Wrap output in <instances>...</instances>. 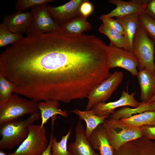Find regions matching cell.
Returning a JSON list of instances; mask_svg holds the SVG:
<instances>
[{"label": "cell", "instance_id": "cell-17", "mask_svg": "<svg viewBox=\"0 0 155 155\" xmlns=\"http://www.w3.org/2000/svg\"><path fill=\"white\" fill-rule=\"evenodd\" d=\"M88 139L93 149L99 151L100 155H114V150L102 124L94 130Z\"/></svg>", "mask_w": 155, "mask_h": 155}, {"label": "cell", "instance_id": "cell-14", "mask_svg": "<svg viewBox=\"0 0 155 155\" xmlns=\"http://www.w3.org/2000/svg\"><path fill=\"white\" fill-rule=\"evenodd\" d=\"M32 22V15L31 11H17L5 15L3 18V23L11 32L22 34L28 32Z\"/></svg>", "mask_w": 155, "mask_h": 155}, {"label": "cell", "instance_id": "cell-6", "mask_svg": "<svg viewBox=\"0 0 155 155\" xmlns=\"http://www.w3.org/2000/svg\"><path fill=\"white\" fill-rule=\"evenodd\" d=\"M123 74L120 71H114L106 79L97 85L90 92L87 98L86 110L92 109L97 104L105 102L122 82Z\"/></svg>", "mask_w": 155, "mask_h": 155}, {"label": "cell", "instance_id": "cell-29", "mask_svg": "<svg viewBox=\"0 0 155 155\" xmlns=\"http://www.w3.org/2000/svg\"><path fill=\"white\" fill-rule=\"evenodd\" d=\"M93 9V5L91 3L88 1L84 0L80 7V15L87 18L92 12Z\"/></svg>", "mask_w": 155, "mask_h": 155}, {"label": "cell", "instance_id": "cell-25", "mask_svg": "<svg viewBox=\"0 0 155 155\" xmlns=\"http://www.w3.org/2000/svg\"><path fill=\"white\" fill-rule=\"evenodd\" d=\"M138 18L140 24L150 39L155 44V20L144 12L139 14Z\"/></svg>", "mask_w": 155, "mask_h": 155}, {"label": "cell", "instance_id": "cell-35", "mask_svg": "<svg viewBox=\"0 0 155 155\" xmlns=\"http://www.w3.org/2000/svg\"><path fill=\"white\" fill-rule=\"evenodd\" d=\"M154 60L155 63V45L154 49Z\"/></svg>", "mask_w": 155, "mask_h": 155}, {"label": "cell", "instance_id": "cell-18", "mask_svg": "<svg viewBox=\"0 0 155 155\" xmlns=\"http://www.w3.org/2000/svg\"><path fill=\"white\" fill-rule=\"evenodd\" d=\"M59 101L53 100H48L38 102L37 108L41 116V127L51 118L55 117L57 115H60L66 117L68 116L67 112L59 108Z\"/></svg>", "mask_w": 155, "mask_h": 155}, {"label": "cell", "instance_id": "cell-34", "mask_svg": "<svg viewBox=\"0 0 155 155\" xmlns=\"http://www.w3.org/2000/svg\"><path fill=\"white\" fill-rule=\"evenodd\" d=\"M0 155H7L3 150H0Z\"/></svg>", "mask_w": 155, "mask_h": 155}, {"label": "cell", "instance_id": "cell-33", "mask_svg": "<svg viewBox=\"0 0 155 155\" xmlns=\"http://www.w3.org/2000/svg\"><path fill=\"white\" fill-rule=\"evenodd\" d=\"M155 101V95L151 98L147 103H150Z\"/></svg>", "mask_w": 155, "mask_h": 155}, {"label": "cell", "instance_id": "cell-11", "mask_svg": "<svg viewBox=\"0 0 155 155\" xmlns=\"http://www.w3.org/2000/svg\"><path fill=\"white\" fill-rule=\"evenodd\" d=\"M114 155H155V141L142 136L114 150Z\"/></svg>", "mask_w": 155, "mask_h": 155}, {"label": "cell", "instance_id": "cell-32", "mask_svg": "<svg viewBox=\"0 0 155 155\" xmlns=\"http://www.w3.org/2000/svg\"><path fill=\"white\" fill-rule=\"evenodd\" d=\"M54 137L53 131H52L48 146L41 155H51L53 140Z\"/></svg>", "mask_w": 155, "mask_h": 155}, {"label": "cell", "instance_id": "cell-19", "mask_svg": "<svg viewBox=\"0 0 155 155\" xmlns=\"http://www.w3.org/2000/svg\"><path fill=\"white\" fill-rule=\"evenodd\" d=\"M139 15L116 17V20L121 25L124 31V38L131 52L133 38L140 24Z\"/></svg>", "mask_w": 155, "mask_h": 155}, {"label": "cell", "instance_id": "cell-5", "mask_svg": "<svg viewBox=\"0 0 155 155\" xmlns=\"http://www.w3.org/2000/svg\"><path fill=\"white\" fill-rule=\"evenodd\" d=\"M28 128L27 137L14 152L7 155H41L43 153L49 143L45 127L32 124Z\"/></svg>", "mask_w": 155, "mask_h": 155}, {"label": "cell", "instance_id": "cell-26", "mask_svg": "<svg viewBox=\"0 0 155 155\" xmlns=\"http://www.w3.org/2000/svg\"><path fill=\"white\" fill-rule=\"evenodd\" d=\"M15 88L13 83L0 75V101L9 98L14 92Z\"/></svg>", "mask_w": 155, "mask_h": 155}, {"label": "cell", "instance_id": "cell-28", "mask_svg": "<svg viewBox=\"0 0 155 155\" xmlns=\"http://www.w3.org/2000/svg\"><path fill=\"white\" fill-rule=\"evenodd\" d=\"M99 18L103 22L106 23L113 29L123 35H124V32L122 26L116 20L112 18L106 17L104 14L101 15Z\"/></svg>", "mask_w": 155, "mask_h": 155}, {"label": "cell", "instance_id": "cell-20", "mask_svg": "<svg viewBox=\"0 0 155 155\" xmlns=\"http://www.w3.org/2000/svg\"><path fill=\"white\" fill-rule=\"evenodd\" d=\"M71 112L78 115L80 119L84 120L86 122V134L87 139L99 125L102 124L105 120L109 117L98 116L91 109L82 111L76 109L73 110Z\"/></svg>", "mask_w": 155, "mask_h": 155}, {"label": "cell", "instance_id": "cell-31", "mask_svg": "<svg viewBox=\"0 0 155 155\" xmlns=\"http://www.w3.org/2000/svg\"><path fill=\"white\" fill-rule=\"evenodd\" d=\"M144 13L155 20V0H150Z\"/></svg>", "mask_w": 155, "mask_h": 155}, {"label": "cell", "instance_id": "cell-22", "mask_svg": "<svg viewBox=\"0 0 155 155\" xmlns=\"http://www.w3.org/2000/svg\"><path fill=\"white\" fill-rule=\"evenodd\" d=\"M98 30L100 32L106 35L110 41L116 46L131 51L123 35L113 29L106 23L103 22Z\"/></svg>", "mask_w": 155, "mask_h": 155}, {"label": "cell", "instance_id": "cell-15", "mask_svg": "<svg viewBox=\"0 0 155 155\" xmlns=\"http://www.w3.org/2000/svg\"><path fill=\"white\" fill-rule=\"evenodd\" d=\"M92 27L87 18L80 15L59 25L58 31L67 37H77L82 36L83 32L91 29Z\"/></svg>", "mask_w": 155, "mask_h": 155}, {"label": "cell", "instance_id": "cell-21", "mask_svg": "<svg viewBox=\"0 0 155 155\" xmlns=\"http://www.w3.org/2000/svg\"><path fill=\"white\" fill-rule=\"evenodd\" d=\"M122 123L137 127L155 125V111H146L120 119Z\"/></svg>", "mask_w": 155, "mask_h": 155}, {"label": "cell", "instance_id": "cell-30", "mask_svg": "<svg viewBox=\"0 0 155 155\" xmlns=\"http://www.w3.org/2000/svg\"><path fill=\"white\" fill-rule=\"evenodd\" d=\"M140 127L142 130L143 136L155 141V125H144Z\"/></svg>", "mask_w": 155, "mask_h": 155}, {"label": "cell", "instance_id": "cell-9", "mask_svg": "<svg viewBox=\"0 0 155 155\" xmlns=\"http://www.w3.org/2000/svg\"><path fill=\"white\" fill-rule=\"evenodd\" d=\"M136 92L130 94L127 90L123 91L120 98L113 102H102L94 106L91 109L96 115L100 116H108L114 113L115 110L119 107L130 106L135 108L137 107L140 102L135 98Z\"/></svg>", "mask_w": 155, "mask_h": 155}, {"label": "cell", "instance_id": "cell-12", "mask_svg": "<svg viewBox=\"0 0 155 155\" xmlns=\"http://www.w3.org/2000/svg\"><path fill=\"white\" fill-rule=\"evenodd\" d=\"M84 0H71L57 7L48 5L49 12L53 19L58 25L80 15L79 8Z\"/></svg>", "mask_w": 155, "mask_h": 155}, {"label": "cell", "instance_id": "cell-16", "mask_svg": "<svg viewBox=\"0 0 155 155\" xmlns=\"http://www.w3.org/2000/svg\"><path fill=\"white\" fill-rule=\"evenodd\" d=\"M136 76L141 89L140 102L147 103L155 95V75L142 69L138 72Z\"/></svg>", "mask_w": 155, "mask_h": 155}, {"label": "cell", "instance_id": "cell-13", "mask_svg": "<svg viewBox=\"0 0 155 155\" xmlns=\"http://www.w3.org/2000/svg\"><path fill=\"white\" fill-rule=\"evenodd\" d=\"M75 130V140L68 146L69 155H99L91 146L81 122H78Z\"/></svg>", "mask_w": 155, "mask_h": 155}, {"label": "cell", "instance_id": "cell-7", "mask_svg": "<svg viewBox=\"0 0 155 155\" xmlns=\"http://www.w3.org/2000/svg\"><path fill=\"white\" fill-rule=\"evenodd\" d=\"M108 46V65L110 69L116 67L124 69L136 76L138 60L133 53L119 47L111 42Z\"/></svg>", "mask_w": 155, "mask_h": 155}, {"label": "cell", "instance_id": "cell-4", "mask_svg": "<svg viewBox=\"0 0 155 155\" xmlns=\"http://www.w3.org/2000/svg\"><path fill=\"white\" fill-rule=\"evenodd\" d=\"M155 45L140 24L133 38L132 52L138 60L139 70L146 69L154 75H155Z\"/></svg>", "mask_w": 155, "mask_h": 155}, {"label": "cell", "instance_id": "cell-8", "mask_svg": "<svg viewBox=\"0 0 155 155\" xmlns=\"http://www.w3.org/2000/svg\"><path fill=\"white\" fill-rule=\"evenodd\" d=\"M31 12L32 22L27 34L35 32L44 33L58 31L59 25L52 18L47 3L32 7Z\"/></svg>", "mask_w": 155, "mask_h": 155}, {"label": "cell", "instance_id": "cell-27", "mask_svg": "<svg viewBox=\"0 0 155 155\" xmlns=\"http://www.w3.org/2000/svg\"><path fill=\"white\" fill-rule=\"evenodd\" d=\"M54 1L53 0H18L15 5V9L17 11H22L30 7Z\"/></svg>", "mask_w": 155, "mask_h": 155}, {"label": "cell", "instance_id": "cell-23", "mask_svg": "<svg viewBox=\"0 0 155 155\" xmlns=\"http://www.w3.org/2000/svg\"><path fill=\"white\" fill-rule=\"evenodd\" d=\"M22 34L14 33L11 32L3 22L0 24V47L9 44H15L23 40Z\"/></svg>", "mask_w": 155, "mask_h": 155}, {"label": "cell", "instance_id": "cell-24", "mask_svg": "<svg viewBox=\"0 0 155 155\" xmlns=\"http://www.w3.org/2000/svg\"><path fill=\"white\" fill-rule=\"evenodd\" d=\"M71 127L67 133L62 137L58 142L56 138L54 137L52 142L51 155H69L67 143L72 131Z\"/></svg>", "mask_w": 155, "mask_h": 155}, {"label": "cell", "instance_id": "cell-10", "mask_svg": "<svg viewBox=\"0 0 155 155\" xmlns=\"http://www.w3.org/2000/svg\"><path fill=\"white\" fill-rule=\"evenodd\" d=\"M150 0H109L108 2L116 8L105 16L108 18L120 17L139 15L144 12Z\"/></svg>", "mask_w": 155, "mask_h": 155}, {"label": "cell", "instance_id": "cell-2", "mask_svg": "<svg viewBox=\"0 0 155 155\" xmlns=\"http://www.w3.org/2000/svg\"><path fill=\"white\" fill-rule=\"evenodd\" d=\"M102 125L114 150L143 136L140 127L123 123L120 120L107 119Z\"/></svg>", "mask_w": 155, "mask_h": 155}, {"label": "cell", "instance_id": "cell-1", "mask_svg": "<svg viewBox=\"0 0 155 155\" xmlns=\"http://www.w3.org/2000/svg\"><path fill=\"white\" fill-rule=\"evenodd\" d=\"M41 117L38 109L25 120L18 119L10 121L0 125V149L11 150L27 137L29 126Z\"/></svg>", "mask_w": 155, "mask_h": 155}, {"label": "cell", "instance_id": "cell-3", "mask_svg": "<svg viewBox=\"0 0 155 155\" xmlns=\"http://www.w3.org/2000/svg\"><path fill=\"white\" fill-rule=\"evenodd\" d=\"M18 94H12L7 99L0 101V125L25 115H30L38 109V101Z\"/></svg>", "mask_w": 155, "mask_h": 155}]
</instances>
